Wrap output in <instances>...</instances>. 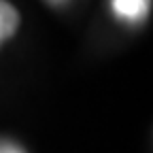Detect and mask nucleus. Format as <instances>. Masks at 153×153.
<instances>
[{
  "mask_svg": "<svg viewBox=\"0 0 153 153\" xmlns=\"http://www.w3.org/2000/svg\"><path fill=\"white\" fill-rule=\"evenodd\" d=\"M11 153H17V151H11Z\"/></svg>",
  "mask_w": 153,
  "mask_h": 153,
  "instance_id": "7ed1b4c3",
  "label": "nucleus"
},
{
  "mask_svg": "<svg viewBox=\"0 0 153 153\" xmlns=\"http://www.w3.org/2000/svg\"><path fill=\"white\" fill-rule=\"evenodd\" d=\"M151 0H113V11L123 19H140L149 13Z\"/></svg>",
  "mask_w": 153,
  "mask_h": 153,
  "instance_id": "f257e3e1",
  "label": "nucleus"
},
{
  "mask_svg": "<svg viewBox=\"0 0 153 153\" xmlns=\"http://www.w3.org/2000/svg\"><path fill=\"white\" fill-rule=\"evenodd\" d=\"M17 26H19V13L15 11L13 4L0 0V43L11 38L15 34Z\"/></svg>",
  "mask_w": 153,
  "mask_h": 153,
  "instance_id": "f03ea898",
  "label": "nucleus"
}]
</instances>
